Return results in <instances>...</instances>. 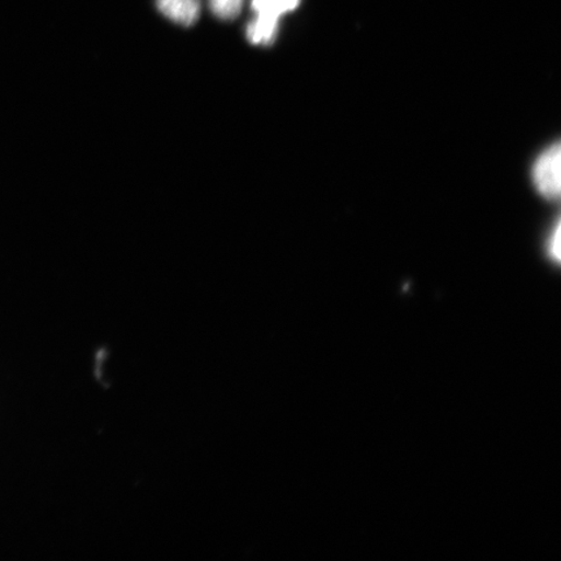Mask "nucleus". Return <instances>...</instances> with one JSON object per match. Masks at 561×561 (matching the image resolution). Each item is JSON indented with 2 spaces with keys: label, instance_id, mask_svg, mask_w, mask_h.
<instances>
[{
  "label": "nucleus",
  "instance_id": "4",
  "mask_svg": "<svg viewBox=\"0 0 561 561\" xmlns=\"http://www.w3.org/2000/svg\"><path fill=\"white\" fill-rule=\"evenodd\" d=\"M300 0H252L255 16L279 21V18L297 9Z\"/></svg>",
  "mask_w": 561,
  "mask_h": 561
},
{
  "label": "nucleus",
  "instance_id": "5",
  "mask_svg": "<svg viewBox=\"0 0 561 561\" xmlns=\"http://www.w3.org/2000/svg\"><path fill=\"white\" fill-rule=\"evenodd\" d=\"M244 0H209L210 11L216 18L230 21L240 16Z\"/></svg>",
  "mask_w": 561,
  "mask_h": 561
},
{
  "label": "nucleus",
  "instance_id": "1",
  "mask_svg": "<svg viewBox=\"0 0 561 561\" xmlns=\"http://www.w3.org/2000/svg\"><path fill=\"white\" fill-rule=\"evenodd\" d=\"M560 145H553L538 158L533 170V180L547 199H558L560 195Z\"/></svg>",
  "mask_w": 561,
  "mask_h": 561
},
{
  "label": "nucleus",
  "instance_id": "2",
  "mask_svg": "<svg viewBox=\"0 0 561 561\" xmlns=\"http://www.w3.org/2000/svg\"><path fill=\"white\" fill-rule=\"evenodd\" d=\"M158 9L175 24L192 26L201 15V0H158Z\"/></svg>",
  "mask_w": 561,
  "mask_h": 561
},
{
  "label": "nucleus",
  "instance_id": "3",
  "mask_svg": "<svg viewBox=\"0 0 561 561\" xmlns=\"http://www.w3.org/2000/svg\"><path fill=\"white\" fill-rule=\"evenodd\" d=\"M279 21L257 18L250 21L245 34L252 45L268 46L275 42L278 34Z\"/></svg>",
  "mask_w": 561,
  "mask_h": 561
},
{
  "label": "nucleus",
  "instance_id": "6",
  "mask_svg": "<svg viewBox=\"0 0 561 561\" xmlns=\"http://www.w3.org/2000/svg\"><path fill=\"white\" fill-rule=\"evenodd\" d=\"M551 254L553 257L559 261L560 259V226L558 224L556 228V233L551 237V244H550Z\"/></svg>",
  "mask_w": 561,
  "mask_h": 561
}]
</instances>
